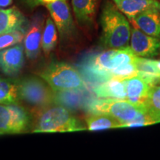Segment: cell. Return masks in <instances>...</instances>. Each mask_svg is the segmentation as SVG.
I'll list each match as a JSON object with an SVG mask.
<instances>
[{
    "mask_svg": "<svg viewBox=\"0 0 160 160\" xmlns=\"http://www.w3.org/2000/svg\"><path fill=\"white\" fill-rule=\"evenodd\" d=\"M126 89V99L137 105H145L149 91L153 85L139 75L123 79Z\"/></svg>",
    "mask_w": 160,
    "mask_h": 160,
    "instance_id": "obj_10",
    "label": "cell"
},
{
    "mask_svg": "<svg viewBox=\"0 0 160 160\" xmlns=\"http://www.w3.org/2000/svg\"><path fill=\"white\" fill-rule=\"evenodd\" d=\"M86 123L89 131H100L121 128V123L117 119L104 113H92L86 118Z\"/></svg>",
    "mask_w": 160,
    "mask_h": 160,
    "instance_id": "obj_18",
    "label": "cell"
},
{
    "mask_svg": "<svg viewBox=\"0 0 160 160\" xmlns=\"http://www.w3.org/2000/svg\"><path fill=\"white\" fill-rule=\"evenodd\" d=\"M112 2L130 21L148 10L160 11V2L158 0H112Z\"/></svg>",
    "mask_w": 160,
    "mask_h": 160,
    "instance_id": "obj_12",
    "label": "cell"
},
{
    "mask_svg": "<svg viewBox=\"0 0 160 160\" xmlns=\"http://www.w3.org/2000/svg\"><path fill=\"white\" fill-rule=\"evenodd\" d=\"M13 2V0H0V8H5L10 6Z\"/></svg>",
    "mask_w": 160,
    "mask_h": 160,
    "instance_id": "obj_25",
    "label": "cell"
},
{
    "mask_svg": "<svg viewBox=\"0 0 160 160\" xmlns=\"http://www.w3.org/2000/svg\"><path fill=\"white\" fill-rule=\"evenodd\" d=\"M30 116L19 104H0V132L10 134L21 133L27 131Z\"/></svg>",
    "mask_w": 160,
    "mask_h": 160,
    "instance_id": "obj_6",
    "label": "cell"
},
{
    "mask_svg": "<svg viewBox=\"0 0 160 160\" xmlns=\"http://www.w3.org/2000/svg\"><path fill=\"white\" fill-rule=\"evenodd\" d=\"M130 48L139 57H154L160 53V39L146 34L137 28H132Z\"/></svg>",
    "mask_w": 160,
    "mask_h": 160,
    "instance_id": "obj_8",
    "label": "cell"
},
{
    "mask_svg": "<svg viewBox=\"0 0 160 160\" xmlns=\"http://www.w3.org/2000/svg\"><path fill=\"white\" fill-rule=\"evenodd\" d=\"M99 0H72L73 12L79 25L88 26L94 19Z\"/></svg>",
    "mask_w": 160,
    "mask_h": 160,
    "instance_id": "obj_17",
    "label": "cell"
},
{
    "mask_svg": "<svg viewBox=\"0 0 160 160\" xmlns=\"http://www.w3.org/2000/svg\"><path fill=\"white\" fill-rule=\"evenodd\" d=\"M82 90L55 91L54 105L62 106L71 112L81 109L85 98Z\"/></svg>",
    "mask_w": 160,
    "mask_h": 160,
    "instance_id": "obj_16",
    "label": "cell"
},
{
    "mask_svg": "<svg viewBox=\"0 0 160 160\" xmlns=\"http://www.w3.org/2000/svg\"><path fill=\"white\" fill-rule=\"evenodd\" d=\"M58 41L57 26L52 18L46 19L42 36V48L45 55L48 56L55 48Z\"/></svg>",
    "mask_w": 160,
    "mask_h": 160,
    "instance_id": "obj_20",
    "label": "cell"
},
{
    "mask_svg": "<svg viewBox=\"0 0 160 160\" xmlns=\"http://www.w3.org/2000/svg\"><path fill=\"white\" fill-rule=\"evenodd\" d=\"M25 48L21 44L0 51V70L7 76L17 74L25 62Z\"/></svg>",
    "mask_w": 160,
    "mask_h": 160,
    "instance_id": "obj_9",
    "label": "cell"
},
{
    "mask_svg": "<svg viewBox=\"0 0 160 160\" xmlns=\"http://www.w3.org/2000/svg\"><path fill=\"white\" fill-rule=\"evenodd\" d=\"M19 100L33 107L42 110L54 105L55 91L42 79L28 77L18 81Z\"/></svg>",
    "mask_w": 160,
    "mask_h": 160,
    "instance_id": "obj_4",
    "label": "cell"
},
{
    "mask_svg": "<svg viewBox=\"0 0 160 160\" xmlns=\"http://www.w3.org/2000/svg\"><path fill=\"white\" fill-rule=\"evenodd\" d=\"M25 37L24 30H18L0 35V51L21 43Z\"/></svg>",
    "mask_w": 160,
    "mask_h": 160,
    "instance_id": "obj_22",
    "label": "cell"
},
{
    "mask_svg": "<svg viewBox=\"0 0 160 160\" xmlns=\"http://www.w3.org/2000/svg\"><path fill=\"white\" fill-rule=\"evenodd\" d=\"M46 7L57 26L62 41L71 38L75 33V25L66 0H57L46 4Z\"/></svg>",
    "mask_w": 160,
    "mask_h": 160,
    "instance_id": "obj_7",
    "label": "cell"
},
{
    "mask_svg": "<svg viewBox=\"0 0 160 160\" xmlns=\"http://www.w3.org/2000/svg\"><path fill=\"white\" fill-rule=\"evenodd\" d=\"M39 76L54 91L84 89L85 87L79 71L67 63L50 64L39 72Z\"/></svg>",
    "mask_w": 160,
    "mask_h": 160,
    "instance_id": "obj_3",
    "label": "cell"
},
{
    "mask_svg": "<svg viewBox=\"0 0 160 160\" xmlns=\"http://www.w3.org/2000/svg\"><path fill=\"white\" fill-rule=\"evenodd\" d=\"M128 19L114 3L110 1L104 3L100 15L101 42L104 47L115 49L128 46L132 28Z\"/></svg>",
    "mask_w": 160,
    "mask_h": 160,
    "instance_id": "obj_1",
    "label": "cell"
},
{
    "mask_svg": "<svg viewBox=\"0 0 160 160\" xmlns=\"http://www.w3.org/2000/svg\"><path fill=\"white\" fill-rule=\"evenodd\" d=\"M131 22L146 34L160 39L159 10L151 9L142 12Z\"/></svg>",
    "mask_w": 160,
    "mask_h": 160,
    "instance_id": "obj_11",
    "label": "cell"
},
{
    "mask_svg": "<svg viewBox=\"0 0 160 160\" xmlns=\"http://www.w3.org/2000/svg\"><path fill=\"white\" fill-rule=\"evenodd\" d=\"M54 1H57V0H42L43 2V4H48V3H50V2H53Z\"/></svg>",
    "mask_w": 160,
    "mask_h": 160,
    "instance_id": "obj_27",
    "label": "cell"
},
{
    "mask_svg": "<svg viewBox=\"0 0 160 160\" xmlns=\"http://www.w3.org/2000/svg\"><path fill=\"white\" fill-rule=\"evenodd\" d=\"M2 134H3V133H2V132H0V135H2Z\"/></svg>",
    "mask_w": 160,
    "mask_h": 160,
    "instance_id": "obj_28",
    "label": "cell"
},
{
    "mask_svg": "<svg viewBox=\"0 0 160 160\" xmlns=\"http://www.w3.org/2000/svg\"><path fill=\"white\" fill-rule=\"evenodd\" d=\"M135 60L131 63L120 66V67L117 68L112 70L110 72V75H111V78L125 79L137 76L138 74V69L137 65H136Z\"/></svg>",
    "mask_w": 160,
    "mask_h": 160,
    "instance_id": "obj_23",
    "label": "cell"
},
{
    "mask_svg": "<svg viewBox=\"0 0 160 160\" xmlns=\"http://www.w3.org/2000/svg\"><path fill=\"white\" fill-rule=\"evenodd\" d=\"M42 20L39 18L35 20L24 38L25 52L29 59H37L39 55L42 46Z\"/></svg>",
    "mask_w": 160,
    "mask_h": 160,
    "instance_id": "obj_13",
    "label": "cell"
},
{
    "mask_svg": "<svg viewBox=\"0 0 160 160\" xmlns=\"http://www.w3.org/2000/svg\"><path fill=\"white\" fill-rule=\"evenodd\" d=\"M145 107L154 123L160 122V85H153L150 90Z\"/></svg>",
    "mask_w": 160,
    "mask_h": 160,
    "instance_id": "obj_21",
    "label": "cell"
},
{
    "mask_svg": "<svg viewBox=\"0 0 160 160\" xmlns=\"http://www.w3.org/2000/svg\"><path fill=\"white\" fill-rule=\"evenodd\" d=\"M26 2L31 7H36L43 4L42 0H26Z\"/></svg>",
    "mask_w": 160,
    "mask_h": 160,
    "instance_id": "obj_24",
    "label": "cell"
},
{
    "mask_svg": "<svg viewBox=\"0 0 160 160\" xmlns=\"http://www.w3.org/2000/svg\"><path fill=\"white\" fill-rule=\"evenodd\" d=\"M97 97L102 99H126V89L123 79L111 78L93 89Z\"/></svg>",
    "mask_w": 160,
    "mask_h": 160,
    "instance_id": "obj_15",
    "label": "cell"
},
{
    "mask_svg": "<svg viewBox=\"0 0 160 160\" xmlns=\"http://www.w3.org/2000/svg\"><path fill=\"white\" fill-rule=\"evenodd\" d=\"M86 130L71 111L61 105H50L41 110L36 121L33 133L71 132Z\"/></svg>",
    "mask_w": 160,
    "mask_h": 160,
    "instance_id": "obj_2",
    "label": "cell"
},
{
    "mask_svg": "<svg viewBox=\"0 0 160 160\" xmlns=\"http://www.w3.org/2000/svg\"><path fill=\"white\" fill-rule=\"evenodd\" d=\"M18 81L0 78V104H19Z\"/></svg>",
    "mask_w": 160,
    "mask_h": 160,
    "instance_id": "obj_19",
    "label": "cell"
},
{
    "mask_svg": "<svg viewBox=\"0 0 160 160\" xmlns=\"http://www.w3.org/2000/svg\"><path fill=\"white\" fill-rule=\"evenodd\" d=\"M26 19L17 7L0 8V35L23 30Z\"/></svg>",
    "mask_w": 160,
    "mask_h": 160,
    "instance_id": "obj_14",
    "label": "cell"
},
{
    "mask_svg": "<svg viewBox=\"0 0 160 160\" xmlns=\"http://www.w3.org/2000/svg\"><path fill=\"white\" fill-rule=\"evenodd\" d=\"M92 113H104L114 117L122 125L133 120L140 113L147 112L145 105H137L127 99H102L90 105Z\"/></svg>",
    "mask_w": 160,
    "mask_h": 160,
    "instance_id": "obj_5",
    "label": "cell"
},
{
    "mask_svg": "<svg viewBox=\"0 0 160 160\" xmlns=\"http://www.w3.org/2000/svg\"><path fill=\"white\" fill-rule=\"evenodd\" d=\"M152 62L154 64L156 68L159 70V71H160V60H152Z\"/></svg>",
    "mask_w": 160,
    "mask_h": 160,
    "instance_id": "obj_26",
    "label": "cell"
}]
</instances>
